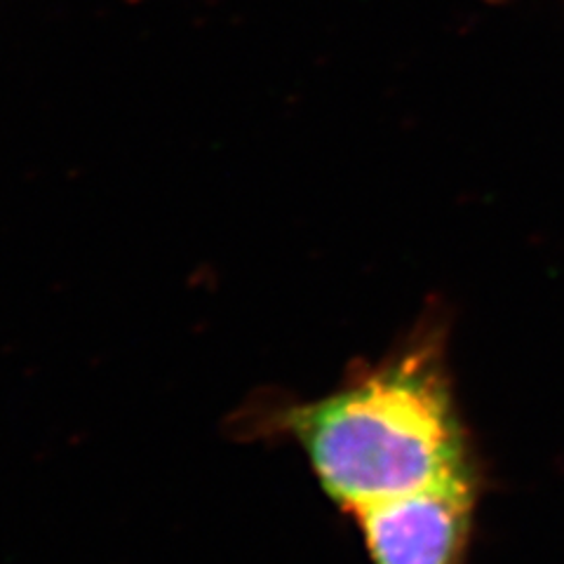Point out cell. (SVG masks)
<instances>
[{"label":"cell","mask_w":564,"mask_h":564,"mask_svg":"<svg viewBox=\"0 0 564 564\" xmlns=\"http://www.w3.org/2000/svg\"><path fill=\"white\" fill-rule=\"evenodd\" d=\"M238 419L247 437H292L323 491L348 513L431 485L475 478L445 365V334L433 323L395 356L325 398L261 402Z\"/></svg>","instance_id":"1"},{"label":"cell","mask_w":564,"mask_h":564,"mask_svg":"<svg viewBox=\"0 0 564 564\" xmlns=\"http://www.w3.org/2000/svg\"><path fill=\"white\" fill-rule=\"evenodd\" d=\"M478 480L462 478L358 508L372 564H464Z\"/></svg>","instance_id":"2"}]
</instances>
